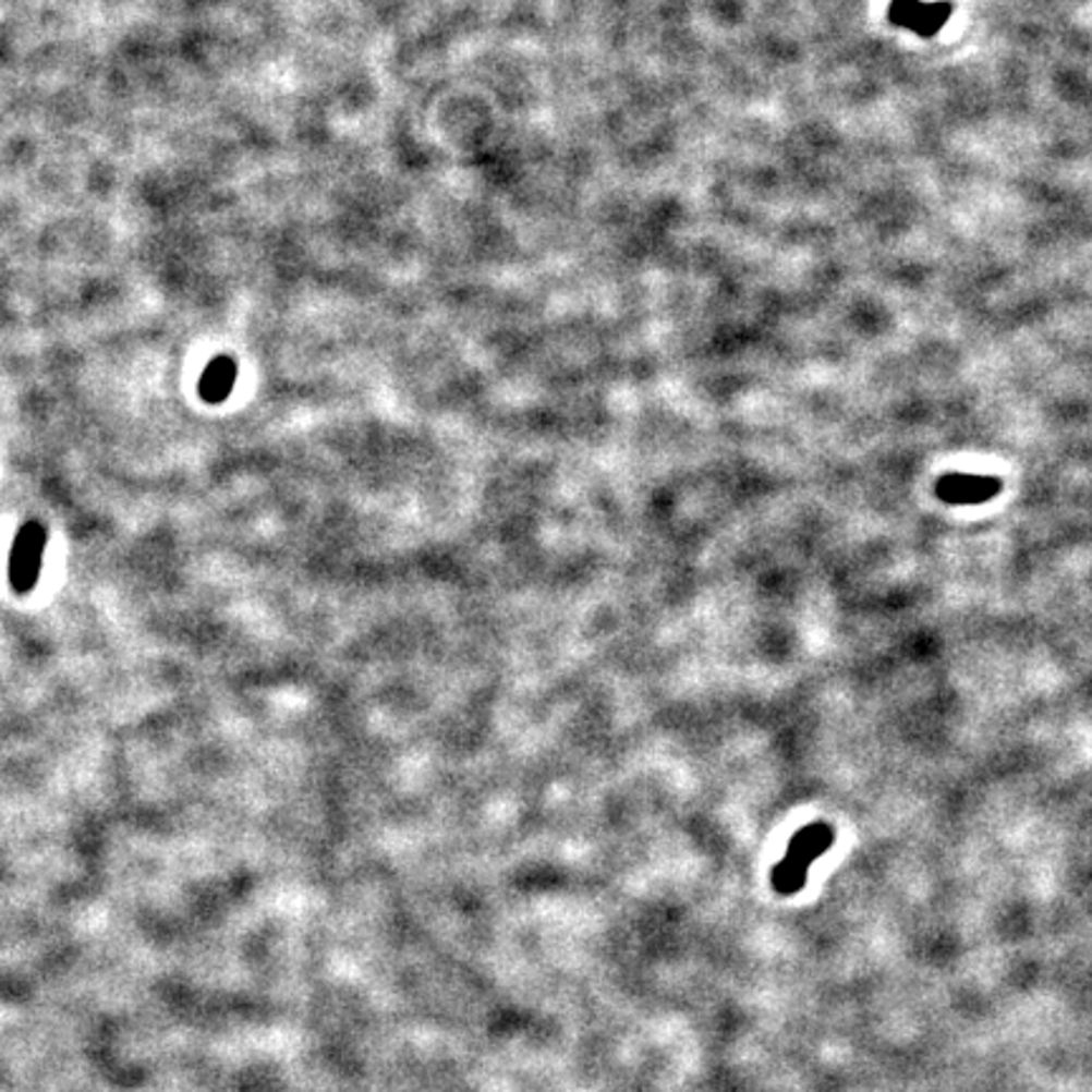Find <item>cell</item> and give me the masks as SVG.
I'll return each mask as SVG.
<instances>
[{
	"mask_svg": "<svg viewBox=\"0 0 1092 1092\" xmlns=\"http://www.w3.org/2000/svg\"><path fill=\"white\" fill-rule=\"evenodd\" d=\"M835 840L833 827L827 825H812L804 827L794 840L789 845V852L785 862H779L777 873H774V885H777L779 893H797L806 881V870L820 854H825L829 850V845Z\"/></svg>",
	"mask_w": 1092,
	"mask_h": 1092,
	"instance_id": "cell-1",
	"label": "cell"
},
{
	"mask_svg": "<svg viewBox=\"0 0 1092 1092\" xmlns=\"http://www.w3.org/2000/svg\"><path fill=\"white\" fill-rule=\"evenodd\" d=\"M44 551H46V526L41 521H26V524L21 526V532L15 534L11 549V569H8L11 587L19 592V595H26V592L36 587L44 565Z\"/></svg>",
	"mask_w": 1092,
	"mask_h": 1092,
	"instance_id": "cell-2",
	"label": "cell"
},
{
	"mask_svg": "<svg viewBox=\"0 0 1092 1092\" xmlns=\"http://www.w3.org/2000/svg\"><path fill=\"white\" fill-rule=\"evenodd\" d=\"M954 13L951 3H921V0H893L888 19L896 23V26L910 28L913 34L931 38L936 36L944 23L948 21V15Z\"/></svg>",
	"mask_w": 1092,
	"mask_h": 1092,
	"instance_id": "cell-3",
	"label": "cell"
},
{
	"mask_svg": "<svg viewBox=\"0 0 1092 1092\" xmlns=\"http://www.w3.org/2000/svg\"><path fill=\"white\" fill-rule=\"evenodd\" d=\"M1002 481L999 478H988V476H967V473H954V476H944L936 484V496L948 506H961V503H984L992 501L994 496H999Z\"/></svg>",
	"mask_w": 1092,
	"mask_h": 1092,
	"instance_id": "cell-4",
	"label": "cell"
},
{
	"mask_svg": "<svg viewBox=\"0 0 1092 1092\" xmlns=\"http://www.w3.org/2000/svg\"><path fill=\"white\" fill-rule=\"evenodd\" d=\"M233 383H235V362L231 357H216L208 364V369L203 372L197 392H201V398L205 402L218 405V402H223L228 395H231Z\"/></svg>",
	"mask_w": 1092,
	"mask_h": 1092,
	"instance_id": "cell-5",
	"label": "cell"
}]
</instances>
